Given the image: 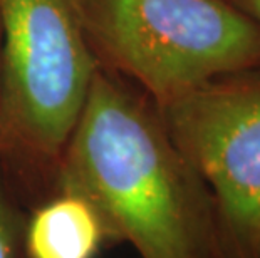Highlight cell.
<instances>
[{"instance_id":"obj_1","label":"cell","mask_w":260,"mask_h":258,"mask_svg":"<svg viewBox=\"0 0 260 258\" xmlns=\"http://www.w3.org/2000/svg\"><path fill=\"white\" fill-rule=\"evenodd\" d=\"M59 188L84 196L113 243L140 258H222L213 198L159 107L103 67L60 159Z\"/></svg>"},{"instance_id":"obj_2","label":"cell","mask_w":260,"mask_h":258,"mask_svg":"<svg viewBox=\"0 0 260 258\" xmlns=\"http://www.w3.org/2000/svg\"><path fill=\"white\" fill-rule=\"evenodd\" d=\"M0 166L27 211L57 188L101 69L81 0H0Z\"/></svg>"},{"instance_id":"obj_3","label":"cell","mask_w":260,"mask_h":258,"mask_svg":"<svg viewBox=\"0 0 260 258\" xmlns=\"http://www.w3.org/2000/svg\"><path fill=\"white\" fill-rule=\"evenodd\" d=\"M103 69L158 107L222 76L260 69V27L229 0H81Z\"/></svg>"},{"instance_id":"obj_4","label":"cell","mask_w":260,"mask_h":258,"mask_svg":"<svg viewBox=\"0 0 260 258\" xmlns=\"http://www.w3.org/2000/svg\"><path fill=\"white\" fill-rule=\"evenodd\" d=\"M159 111L213 198L222 258H260V69L213 79Z\"/></svg>"},{"instance_id":"obj_5","label":"cell","mask_w":260,"mask_h":258,"mask_svg":"<svg viewBox=\"0 0 260 258\" xmlns=\"http://www.w3.org/2000/svg\"><path fill=\"white\" fill-rule=\"evenodd\" d=\"M108 243L101 215L76 191L59 188L25 211L24 258H99Z\"/></svg>"},{"instance_id":"obj_6","label":"cell","mask_w":260,"mask_h":258,"mask_svg":"<svg viewBox=\"0 0 260 258\" xmlns=\"http://www.w3.org/2000/svg\"><path fill=\"white\" fill-rule=\"evenodd\" d=\"M24 219L25 210L14 196L0 166V258H24Z\"/></svg>"},{"instance_id":"obj_7","label":"cell","mask_w":260,"mask_h":258,"mask_svg":"<svg viewBox=\"0 0 260 258\" xmlns=\"http://www.w3.org/2000/svg\"><path fill=\"white\" fill-rule=\"evenodd\" d=\"M229 2L260 27V0H229Z\"/></svg>"},{"instance_id":"obj_8","label":"cell","mask_w":260,"mask_h":258,"mask_svg":"<svg viewBox=\"0 0 260 258\" xmlns=\"http://www.w3.org/2000/svg\"><path fill=\"white\" fill-rule=\"evenodd\" d=\"M0 47H2V32H0Z\"/></svg>"}]
</instances>
